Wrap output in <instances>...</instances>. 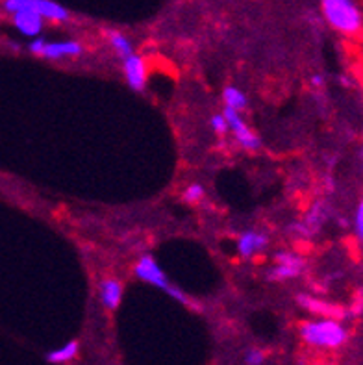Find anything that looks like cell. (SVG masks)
Segmentation results:
<instances>
[{"label":"cell","mask_w":363,"mask_h":365,"mask_svg":"<svg viewBox=\"0 0 363 365\" xmlns=\"http://www.w3.org/2000/svg\"><path fill=\"white\" fill-rule=\"evenodd\" d=\"M300 336L308 345L321 349H339L349 339L345 327L339 321L327 317L300 324Z\"/></svg>","instance_id":"cell-1"},{"label":"cell","mask_w":363,"mask_h":365,"mask_svg":"<svg viewBox=\"0 0 363 365\" xmlns=\"http://www.w3.org/2000/svg\"><path fill=\"white\" fill-rule=\"evenodd\" d=\"M322 15L332 28L345 36L362 32V11L354 0H322Z\"/></svg>","instance_id":"cell-2"},{"label":"cell","mask_w":363,"mask_h":365,"mask_svg":"<svg viewBox=\"0 0 363 365\" xmlns=\"http://www.w3.org/2000/svg\"><path fill=\"white\" fill-rule=\"evenodd\" d=\"M2 8L9 15L19 11V9H30L34 14L41 15L43 19L58 21V23H65L69 19V9H65L54 0H4Z\"/></svg>","instance_id":"cell-3"},{"label":"cell","mask_w":363,"mask_h":365,"mask_svg":"<svg viewBox=\"0 0 363 365\" xmlns=\"http://www.w3.org/2000/svg\"><path fill=\"white\" fill-rule=\"evenodd\" d=\"M133 273H136L138 278H141L143 282L160 287V289H163V292L169 293V295L176 287L169 282V278L165 277V271L158 265V262L152 258V256H143L138 264H136Z\"/></svg>","instance_id":"cell-4"},{"label":"cell","mask_w":363,"mask_h":365,"mask_svg":"<svg viewBox=\"0 0 363 365\" xmlns=\"http://www.w3.org/2000/svg\"><path fill=\"white\" fill-rule=\"evenodd\" d=\"M225 119L228 123V130H232L235 135V139L240 141L241 147L247 148V150H257L260 148V138L254 134L252 130L245 125V120L241 119L240 111L232 110V108H225Z\"/></svg>","instance_id":"cell-5"},{"label":"cell","mask_w":363,"mask_h":365,"mask_svg":"<svg viewBox=\"0 0 363 365\" xmlns=\"http://www.w3.org/2000/svg\"><path fill=\"white\" fill-rule=\"evenodd\" d=\"M297 301H299V304L302 306L304 310L312 312L315 315H321V317H327V319L341 321L347 317L345 308H341L339 304H332V302L321 301V299H315V297L310 295H299Z\"/></svg>","instance_id":"cell-6"},{"label":"cell","mask_w":363,"mask_h":365,"mask_svg":"<svg viewBox=\"0 0 363 365\" xmlns=\"http://www.w3.org/2000/svg\"><path fill=\"white\" fill-rule=\"evenodd\" d=\"M124 74H126V82L133 91H143L147 86V61L145 58L138 54L128 56L126 60H123Z\"/></svg>","instance_id":"cell-7"},{"label":"cell","mask_w":363,"mask_h":365,"mask_svg":"<svg viewBox=\"0 0 363 365\" xmlns=\"http://www.w3.org/2000/svg\"><path fill=\"white\" fill-rule=\"evenodd\" d=\"M11 21H14V26L17 28L19 32L26 37H37L43 30V23L45 19L41 15L34 14L30 9H19L15 14H11Z\"/></svg>","instance_id":"cell-8"},{"label":"cell","mask_w":363,"mask_h":365,"mask_svg":"<svg viewBox=\"0 0 363 365\" xmlns=\"http://www.w3.org/2000/svg\"><path fill=\"white\" fill-rule=\"evenodd\" d=\"M267 243H269V237L265 234L256 230H247L237 240V250H240L241 258L248 259L252 258L254 255H257V252H262L267 247Z\"/></svg>","instance_id":"cell-9"},{"label":"cell","mask_w":363,"mask_h":365,"mask_svg":"<svg viewBox=\"0 0 363 365\" xmlns=\"http://www.w3.org/2000/svg\"><path fill=\"white\" fill-rule=\"evenodd\" d=\"M82 45L78 41H56L45 43L41 56L46 60H61V58H73L82 54Z\"/></svg>","instance_id":"cell-10"},{"label":"cell","mask_w":363,"mask_h":365,"mask_svg":"<svg viewBox=\"0 0 363 365\" xmlns=\"http://www.w3.org/2000/svg\"><path fill=\"white\" fill-rule=\"evenodd\" d=\"M101 301L108 310H117L123 301V284L116 278H104L101 282Z\"/></svg>","instance_id":"cell-11"},{"label":"cell","mask_w":363,"mask_h":365,"mask_svg":"<svg viewBox=\"0 0 363 365\" xmlns=\"http://www.w3.org/2000/svg\"><path fill=\"white\" fill-rule=\"evenodd\" d=\"M78 351H80V343L69 341V343H65L63 347L48 352V354H46V360L51 361V364H67V361H71L73 358H76Z\"/></svg>","instance_id":"cell-12"},{"label":"cell","mask_w":363,"mask_h":365,"mask_svg":"<svg viewBox=\"0 0 363 365\" xmlns=\"http://www.w3.org/2000/svg\"><path fill=\"white\" fill-rule=\"evenodd\" d=\"M108 39H110L111 48L116 51V54L119 56L121 60H126L128 56L136 54V52H133L132 41H130L128 37L124 36V34H121V32H108Z\"/></svg>","instance_id":"cell-13"},{"label":"cell","mask_w":363,"mask_h":365,"mask_svg":"<svg viewBox=\"0 0 363 365\" xmlns=\"http://www.w3.org/2000/svg\"><path fill=\"white\" fill-rule=\"evenodd\" d=\"M223 98H225V104L226 108H232V110L235 111H241L247 108V97H245V93L241 91V89L234 88V86H230V88H226L225 91H223Z\"/></svg>","instance_id":"cell-14"},{"label":"cell","mask_w":363,"mask_h":365,"mask_svg":"<svg viewBox=\"0 0 363 365\" xmlns=\"http://www.w3.org/2000/svg\"><path fill=\"white\" fill-rule=\"evenodd\" d=\"M300 274V269L291 267V265H284V264H276L275 269H271V273H269V278L271 280H287V278H295Z\"/></svg>","instance_id":"cell-15"},{"label":"cell","mask_w":363,"mask_h":365,"mask_svg":"<svg viewBox=\"0 0 363 365\" xmlns=\"http://www.w3.org/2000/svg\"><path fill=\"white\" fill-rule=\"evenodd\" d=\"M276 264H284V265H291V267H297L302 271L304 262L300 256L297 255H290V252H280V255H276Z\"/></svg>","instance_id":"cell-16"},{"label":"cell","mask_w":363,"mask_h":365,"mask_svg":"<svg viewBox=\"0 0 363 365\" xmlns=\"http://www.w3.org/2000/svg\"><path fill=\"white\" fill-rule=\"evenodd\" d=\"M204 197V187L200 184H191L188 190L184 191V200L189 204H195L198 200H203Z\"/></svg>","instance_id":"cell-17"},{"label":"cell","mask_w":363,"mask_h":365,"mask_svg":"<svg viewBox=\"0 0 363 365\" xmlns=\"http://www.w3.org/2000/svg\"><path fill=\"white\" fill-rule=\"evenodd\" d=\"M210 125H212L213 132L219 135H223L228 132V123H226V119L223 113H217V115H213L212 119H210Z\"/></svg>","instance_id":"cell-18"},{"label":"cell","mask_w":363,"mask_h":365,"mask_svg":"<svg viewBox=\"0 0 363 365\" xmlns=\"http://www.w3.org/2000/svg\"><path fill=\"white\" fill-rule=\"evenodd\" d=\"M265 360V352L260 351V349H250L245 356V364L247 365H262Z\"/></svg>","instance_id":"cell-19"},{"label":"cell","mask_w":363,"mask_h":365,"mask_svg":"<svg viewBox=\"0 0 363 365\" xmlns=\"http://www.w3.org/2000/svg\"><path fill=\"white\" fill-rule=\"evenodd\" d=\"M354 227H356V236L362 241L363 237V204L359 202L356 208V217H354Z\"/></svg>","instance_id":"cell-20"},{"label":"cell","mask_w":363,"mask_h":365,"mask_svg":"<svg viewBox=\"0 0 363 365\" xmlns=\"http://www.w3.org/2000/svg\"><path fill=\"white\" fill-rule=\"evenodd\" d=\"M45 39H43V37H36V39H34L32 43H30V46H28V48H30V52H32V54H37V56H41V52H43V46H45Z\"/></svg>","instance_id":"cell-21"},{"label":"cell","mask_w":363,"mask_h":365,"mask_svg":"<svg viewBox=\"0 0 363 365\" xmlns=\"http://www.w3.org/2000/svg\"><path fill=\"white\" fill-rule=\"evenodd\" d=\"M313 83H317V86H321V83H322L321 76H313Z\"/></svg>","instance_id":"cell-22"}]
</instances>
